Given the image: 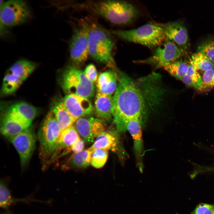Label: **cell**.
<instances>
[{
  "label": "cell",
  "instance_id": "1",
  "mask_svg": "<svg viewBox=\"0 0 214 214\" xmlns=\"http://www.w3.org/2000/svg\"><path fill=\"white\" fill-rule=\"evenodd\" d=\"M119 82L113 97L114 121L119 131L127 130L126 125L136 118L143 120L145 103L143 96L136 83L120 73Z\"/></svg>",
  "mask_w": 214,
  "mask_h": 214
},
{
  "label": "cell",
  "instance_id": "2",
  "mask_svg": "<svg viewBox=\"0 0 214 214\" xmlns=\"http://www.w3.org/2000/svg\"><path fill=\"white\" fill-rule=\"evenodd\" d=\"M84 5L88 10L115 24H130L138 14V10L134 5L124 1L106 0L90 1L86 2Z\"/></svg>",
  "mask_w": 214,
  "mask_h": 214
},
{
  "label": "cell",
  "instance_id": "3",
  "mask_svg": "<svg viewBox=\"0 0 214 214\" xmlns=\"http://www.w3.org/2000/svg\"><path fill=\"white\" fill-rule=\"evenodd\" d=\"M88 26L89 55L95 59L115 68L112 56L114 43L110 34L95 23L88 25Z\"/></svg>",
  "mask_w": 214,
  "mask_h": 214
},
{
  "label": "cell",
  "instance_id": "4",
  "mask_svg": "<svg viewBox=\"0 0 214 214\" xmlns=\"http://www.w3.org/2000/svg\"><path fill=\"white\" fill-rule=\"evenodd\" d=\"M112 33L126 41L150 48L159 46L166 38L159 24H147L130 30H114Z\"/></svg>",
  "mask_w": 214,
  "mask_h": 214
},
{
  "label": "cell",
  "instance_id": "5",
  "mask_svg": "<svg viewBox=\"0 0 214 214\" xmlns=\"http://www.w3.org/2000/svg\"><path fill=\"white\" fill-rule=\"evenodd\" d=\"M61 133L55 117L51 111L45 117L38 133L43 158H49L54 155L59 147L58 140Z\"/></svg>",
  "mask_w": 214,
  "mask_h": 214
},
{
  "label": "cell",
  "instance_id": "6",
  "mask_svg": "<svg viewBox=\"0 0 214 214\" xmlns=\"http://www.w3.org/2000/svg\"><path fill=\"white\" fill-rule=\"evenodd\" d=\"M61 84L67 95L76 94L88 98L94 93L93 83L87 79L84 71L74 67H69L64 71Z\"/></svg>",
  "mask_w": 214,
  "mask_h": 214
},
{
  "label": "cell",
  "instance_id": "7",
  "mask_svg": "<svg viewBox=\"0 0 214 214\" xmlns=\"http://www.w3.org/2000/svg\"><path fill=\"white\" fill-rule=\"evenodd\" d=\"M30 12L26 3L20 0H11L0 5V23L2 27L21 24L28 19Z\"/></svg>",
  "mask_w": 214,
  "mask_h": 214
},
{
  "label": "cell",
  "instance_id": "8",
  "mask_svg": "<svg viewBox=\"0 0 214 214\" xmlns=\"http://www.w3.org/2000/svg\"><path fill=\"white\" fill-rule=\"evenodd\" d=\"M88 24L82 23L75 29L70 44V53L71 60L78 64L85 62L89 54Z\"/></svg>",
  "mask_w": 214,
  "mask_h": 214
},
{
  "label": "cell",
  "instance_id": "9",
  "mask_svg": "<svg viewBox=\"0 0 214 214\" xmlns=\"http://www.w3.org/2000/svg\"><path fill=\"white\" fill-rule=\"evenodd\" d=\"M184 53L174 43L167 40L158 46L152 56L145 59L136 61V62L151 64L156 68L163 67L178 60Z\"/></svg>",
  "mask_w": 214,
  "mask_h": 214
},
{
  "label": "cell",
  "instance_id": "10",
  "mask_svg": "<svg viewBox=\"0 0 214 214\" xmlns=\"http://www.w3.org/2000/svg\"><path fill=\"white\" fill-rule=\"evenodd\" d=\"M9 139L19 155L21 166H26L35 147L36 137L33 131L29 128Z\"/></svg>",
  "mask_w": 214,
  "mask_h": 214
},
{
  "label": "cell",
  "instance_id": "11",
  "mask_svg": "<svg viewBox=\"0 0 214 214\" xmlns=\"http://www.w3.org/2000/svg\"><path fill=\"white\" fill-rule=\"evenodd\" d=\"M79 134L86 142L93 141L106 129L103 122L94 117H81L77 119L75 126Z\"/></svg>",
  "mask_w": 214,
  "mask_h": 214
},
{
  "label": "cell",
  "instance_id": "12",
  "mask_svg": "<svg viewBox=\"0 0 214 214\" xmlns=\"http://www.w3.org/2000/svg\"><path fill=\"white\" fill-rule=\"evenodd\" d=\"M67 109L76 120L91 114L93 107L88 98L76 94H69L62 100Z\"/></svg>",
  "mask_w": 214,
  "mask_h": 214
},
{
  "label": "cell",
  "instance_id": "13",
  "mask_svg": "<svg viewBox=\"0 0 214 214\" xmlns=\"http://www.w3.org/2000/svg\"><path fill=\"white\" fill-rule=\"evenodd\" d=\"M159 24L166 38L173 42L185 52L188 45V37L187 31L183 25L176 21Z\"/></svg>",
  "mask_w": 214,
  "mask_h": 214
},
{
  "label": "cell",
  "instance_id": "14",
  "mask_svg": "<svg viewBox=\"0 0 214 214\" xmlns=\"http://www.w3.org/2000/svg\"><path fill=\"white\" fill-rule=\"evenodd\" d=\"M143 120L136 118L129 120L126 125V129L133 139V148L137 163L140 171H143L144 147L142 135Z\"/></svg>",
  "mask_w": 214,
  "mask_h": 214
},
{
  "label": "cell",
  "instance_id": "15",
  "mask_svg": "<svg viewBox=\"0 0 214 214\" xmlns=\"http://www.w3.org/2000/svg\"><path fill=\"white\" fill-rule=\"evenodd\" d=\"M92 151L98 149L117 152L122 158L127 155L121 146L118 133L114 130L104 131L99 135L92 145L89 148Z\"/></svg>",
  "mask_w": 214,
  "mask_h": 214
},
{
  "label": "cell",
  "instance_id": "16",
  "mask_svg": "<svg viewBox=\"0 0 214 214\" xmlns=\"http://www.w3.org/2000/svg\"><path fill=\"white\" fill-rule=\"evenodd\" d=\"M95 107L97 114L103 121L109 122L112 118L113 99L112 96L97 91L95 98Z\"/></svg>",
  "mask_w": 214,
  "mask_h": 214
},
{
  "label": "cell",
  "instance_id": "17",
  "mask_svg": "<svg viewBox=\"0 0 214 214\" xmlns=\"http://www.w3.org/2000/svg\"><path fill=\"white\" fill-rule=\"evenodd\" d=\"M51 111L55 117L61 132L73 125L76 121L70 114L62 100H57L54 102Z\"/></svg>",
  "mask_w": 214,
  "mask_h": 214
},
{
  "label": "cell",
  "instance_id": "18",
  "mask_svg": "<svg viewBox=\"0 0 214 214\" xmlns=\"http://www.w3.org/2000/svg\"><path fill=\"white\" fill-rule=\"evenodd\" d=\"M117 76L112 70L106 71L101 73L97 81L98 91L107 95L111 96L117 88Z\"/></svg>",
  "mask_w": 214,
  "mask_h": 214
},
{
  "label": "cell",
  "instance_id": "19",
  "mask_svg": "<svg viewBox=\"0 0 214 214\" xmlns=\"http://www.w3.org/2000/svg\"><path fill=\"white\" fill-rule=\"evenodd\" d=\"M26 128L5 112L3 115L1 132L5 137L10 139Z\"/></svg>",
  "mask_w": 214,
  "mask_h": 214
},
{
  "label": "cell",
  "instance_id": "20",
  "mask_svg": "<svg viewBox=\"0 0 214 214\" xmlns=\"http://www.w3.org/2000/svg\"><path fill=\"white\" fill-rule=\"evenodd\" d=\"M93 151L90 148L74 153L65 164L67 169L84 168L90 163L91 156Z\"/></svg>",
  "mask_w": 214,
  "mask_h": 214
},
{
  "label": "cell",
  "instance_id": "21",
  "mask_svg": "<svg viewBox=\"0 0 214 214\" xmlns=\"http://www.w3.org/2000/svg\"><path fill=\"white\" fill-rule=\"evenodd\" d=\"M36 66V64L33 62L20 60L14 64L8 72L19 76L24 81L33 72Z\"/></svg>",
  "mask_w": 214,
  "mask_h": 214
},
{
  "label": "cell",
  "instance_id": "22",
  "mask_svg": "<svg viewBox=\"0 0 214 214\" xmlns=\"http://www.w3.org/2000/svg\"><path fill=\"white\" fill-rule=\"evenodd\" d=\"M8 108L17 113L31 124L38 112L36 108L24 102L16 103Z\"/></svg>",
  "mask_w": 214,
  "mask_h": 214
},
{
  "label": "cell",
  "instance_id": "23",
  "mask_svg": "<svg viewBox=\"0 0 214 214\" xmlns=\"http://www.w3.org/2000/svg\"><path fill=\"white\" fill-rule=\"evenodd\" d=\"M189 64L195 70L204 72L214 68V63L205 55L199 52L191 56Z\"/></svg>",
  "mask_w": 214,
  "mask_h": 214
},
{
  "label": "cell",
  "instance_id": "24",
  "mask_svg": "<svg viewBox=\"0 0 214 214\" xmlns=\"http://www.w3.org/2000/svg\"><path fill=\"white\" fill-rule=\"evenodd\" d=\"M79 138L78 133L75 126L72 125L61 133L58 140L59 147L68 148Z\"/></svg>",
  "mask_w": 214,
  "mask_h": 214
},
{
  "label": "cell",
  "instance_id": "25",
  "mask_svg": "<svg viewBox=\"0 0 214 214\" xmlns=\"http://www.w3.org/2000/svg\"><path fill=\"white\" fill-rule=\"evenodd\" d=\"M24 81L19 76L8 72L4 77L3 81L2 91L5 95L15 92Z\"/></svg>",
  "mask_w": 214,
  "mask_h": 214
},
{
  "label": "cell",
  "instance_id": "26",
  "mask_svg": "<svg viewBox=\"0 0 214 214\" xmlns=\"http://www.w3.org/2000/svg\"><path fill=\"white\" fill-rule=\"evenodd\" d=\"M188 64L182 60H177L163 67L172 76L181 80L187 72Z\"/></svg>",
  "mask_w": 214,
  "mask_h": 214
},
{
  "label": "cell",
  "instance_id": "27",
  "mask_svg": "<svg viewBox=\"0 0 214 214\" xmlns=\"http://www.w3.org/2000/svg\"><path fill=\"white\" fill-rule=\"evenodd\" d=\"M181 81L187 86L198 90H199L202 84V76L189 63L187 72Z\"/></svg>",
  "mask_w": 214,
  "mask_h": 214
},
{
  "label": "cell",
  "instance_id": "28",
  "mask_svg": "<svg viewBox=\"0 0 214 214\" xmlns=\"http://www.w3.org/2000/svg\"><path fill=\"white\" fill-rule=\"evenodd\" d=\"M15 202H16L15 200L12 198L7 183L3 180H1L0 183V207L7 210Z\"/></svg>",
  "mask_w": 214,
  "mask_h": 214
},
{
  "label": "cell",
  "instance_id": "29",
  "mask_svg": "<svg viewBox=\"0 0 214 214\" xmlns=\"http://www.w3.org/2000/svg\"><path fill=\"white\" fill-rule=\"evenodd\" d=\"M108 150L98 149L93 150L92 153L90 163L94 167L99 169L106 163L108 156Z\"/></svg>",
  "mask_w": 214,
  "mask_h": 214
},
{
  "label": "cell",
  "instance_id": "30",
  "mask_svg": "<svg viewBox=\"0 0 214 214\" xmlns=\"http://www.w3.org/2000/svg\"><path fill=\"white\" fill-rule=\"evenodd\" d=\"M198 51L202 53L214 63V38H209L198 47Z\"/></svg>",
  "mask_w": 214,
  "mask_h": 214
},
{
  "label": "cell",
  "instance_id": "31",
  "mask_svg": "<svg viewBox=\"0 0 214 214\" xmlns=\"http://www.w3.org/2000/svg\"><path fill=\"white\" fill-rule=\"evenodd\" d=\"M202 77V84L199 91H205L214 87V68L204 72Z\"/></svg>",
  "mask_w": 214,
  "mask_h": 214
},
{
  "label": "cell",
  "instance_id": "32",
  "mask_svg": "<svg viewBox=\"0 0 214 214\" xmlns=\"http://www.w3.org/2000/svg\"><path fill=\"white\" fill-rule=\"evenodd\" d=\"M191 214H214V205L206 203L200 204Z\"/></svg>",
  "mask_w": 214,
  "mask_h": 214
},
{
  "label": "cell",
  "instance_id": "33",
  "mask_svg": "<svg viewBox=\"0 0 214 214\" xmlns=\"http://www.w3.org/2000/svg\"><path fill=\"white\" fill-rule=\"evenodd\" d=\"M87 79L92 83L97 81L98 78L96 69L95 65L90 64L86 67L84 71Z\"/></svg>",
  "mask_w": 214,
  "mask_h": 214
},
{
  "label": "cell",
  "instance_id": "34",
  "mask_svg": "<svg viewBox=\"0 0 214 214\" xmlns=\"http://www.w3.org/2000/svg\"><path fill=\"white\" fill-rule=\"evenodd\" d=\"M204 150L212 155L213 162L212 164L209 165H202L201 168L203 173L206 172H214V145H206Z\"/></svg>",
  "mask_w": 214,
  "mask_h": 214
},
{
  "label": "cell",
  "instance_id": "35",
  "mask_svg": "<svg viewBox=\"0 0 214 214\" xmlns=\"http://www.w3.org/2000/svg\"><path fill=\"white\" fill-rule=\"evenodd\" d=\"M84 146V140L79 138L70 147L67 148V150H71L74 153H77L83 150Z\"/></svg>",
  "mask_w": 214,
  "mask_h": 214
},
{
  "label": "cell",
  "instance_id": "36",
  "mask_svg": "<svg viewBox=\"0 0 214 214\" xmlns=\"http://www.w3.org/2000/svg\"><path fill=\"white\" fill-rule=\"evenodd\" d=\"M1 214H12V213H11L10 212L7 211L6 212L2 213Z\"/></svg>",
  "mask_w": 214,
  "mask_h": 214
}]
</instances>
